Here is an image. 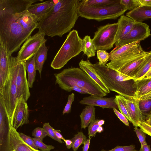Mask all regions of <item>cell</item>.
<instances>
[{
	"mask_svg": "<svg viewBox=\"0 0 151 151\" xmlns=\"http://www.w3.org/2000/svg\"><path fill=\"white\" fill-rule=\"evenodd\" d=\"M43 0H0V42L10 56L31 36L23 29L18 19L21 13L33 3Z\"/></svg>",
	"mask_w": 151,
	"mask_h": 151,
	"instance_id": "1",
	"label": "cell"
},
{
	"mask_svg": "<svg viewBox=\"0 0 151 151\" xmlns=\"http://www.w3.org/2000/svg\"><path fill=\"white\" fill-rule=\"evenodd\" d=\"M80 0H59L38 22L37 28L45 35L62 37L73 27L79 17Z\"/></svg>",
	"mask_w": 151,
	"mask_h": 151,
	"instance_id": "2",
	"label": "cell"
},
{
	"mask_svg": "<svg viewBox=\"0 0 151 151\" xmlns=\"http://www.w3.org/2000/svg\"><path fill=\"white\" fill-rule=\"evenodd\" d=\"M57 84L62 89L70 92L72 88L78 87L87 91L91 95L103 97L107 95L83 70L79 68L65 69L54 74Z\"/></svg>",
	"mask_w": 151,
	"mask_h": 151,
	"instance_id": "3",
	"label": "cell"
},
{
	"mask_svg": "<svg viewBox=\"0 0 151 151\" xmlns=\"http://www.w3.org/2000/svg\"><path fill=\"white\" fill-rule=\"evenodd\" d=\"M92 66L110 91L126 98L136 97V89L133 87L135 81L133 78L106 65H100L98 62L92 64Z\"/></svg>",
	"mask_w": 151,
	"mask_h": 151,
	"instance_id": "4",
	"label": "cell"
},
{
	"mask_svg": "<svg viewBox=\"0 0 151 151\" xmlns=\"http://www.w3.org/2000/svg\"><path fill=\"white\" fill-rule=\"evenodd\" d=\"M82 40L77 30L70 31L51 62V67L55 69H60L83 51Z\"/></svg>",
	"mask_w": 151,
	"mask_h": 151,
	"instance_id": "5",
	"label": "cell"
},
{
	"mask_svg": "<svg viewBox=\"0 0 151 151\" xmlns=\"http://www.w3.org/2000/svg\"><path fill=\"white\" fill-rule=\"evenodd\" d=\"M140 41L116 47L109 53L108 67L116 70L147 52L142 47Z\"/></svg>",
	"mask_w": 151,
	"mask_h": 151,
	"instance_id": "6",
	"label": "cell"
},
{
	"mask_svg": "<svg viewBox=\"0 0 151 151\" xmlns=\"http://www.w3.org/2000/svg\"><path fill=\"white\" fill-rule=\"evenodd\" d=\"M19 69V61L16 57H10V74L8 79L0 90L8 113L11 124L13 126V118L17 102L16 81Z\"/></svg>",
	"mask_w": 151,
	"mask_h": 151,
	"instance_id": "7",
	"label": "cell"
},
{
	"mask_svg": "<svg viewBox=\"0 0 151 151\" xmlns=\"http://www.w3.org/2000/svg\"><path fill=\"white\" fill-rule=\"evenodd\" d=\"M127 10L120 2L109 6L94 7L84 5L80 1L78 9L79 16L98 21L115 19L123 15Z\"/></svg>",
	"mask_w": 151,
	"mask_h": 151,
	"instance_id": "8",
	"label": "cell"
},
{
	"mask_svg": "<svg viewBox=\"0 0 151 151\" xmlns=\"http://www.w3.org/2000/svg\"><path fill=\"white\" fill-rule=\"evenodd\" d=\"M117 23L108 24L98 28L92 39L96 50H109L116 41Z\"/></svg>",
	"mask_w": 151,
	"mask_h": 151,
	"instance_id": "9",
	"label": "cell"
},
{
	"mask_svg": "<svg viewBox=\"0 0 151 151\" xmlns=\"http://www.w3.org/2000/svg\"><path fill=\"white\" fill-rule=\"evenodd\" d=\"M45 35L38 31L36 34L30 36L25 41L16 57L18 61H26L35 55L38 50L47 40Z\"/></svg>",
	"mask_w": 151,
	"mask_h": 151,
	"instance_id": "10",
	"label": "cell"
},
{
	"mask_svg": "<svg viewBox=\"0 0 151 151\" xmlns=\"http://www.w3.org/2000/svg\"><path fill=\"white\" fill-rule=\"evenodd\" d=\"M12 126L3 99L1 97L0 98V151H11L10 136Z\"/></svg>",
	"mask_w": 151,
	"mask_h": 151,
	"instance_id": "11",
	"label": "cell"
},
{
	"mask_svg": "<svg viewBox=\"0 0 151 151\" xmlns=\"http://www.w3.org/2000/svg\"><path fill=\"white\" fill-rule=\"evenodd\" d=\"M151 35L149 25L142 22H135L132 29L122 39L116 42L115 46H119L144 40Z\"/></svg>",
	"mask_w": 151,
	"mask_h": 151,
	"instance_id": "12",
	"label": "cell"
},
{
	"mask_svg": "<svg viewBox=\"0 0 151 151\" xmlns=\"http://www.w3.org/2000/svg\"><path fill=\"white\" fill-rule=\"evenodd\" d=\"M26 61H19V69L16 81L17 101L23 97L27 101L30 96L28 81L27 78Z\"/></svg>",
	"mask_w": 151,
	"mask_h": 151,
	"instance_id": "13",
	"label": "cell"
},
{
	"mask_svg": "<svg viewBox=\"0 0 151 151\" xmlns=\"http://www.w3.org/2000/svg\"><path fill=\"white\" fill-rule=\"evenodd\" d=\"M29 117L28 105L26 101L22 97L17 101L14 114L12 127L17 129L19 127L29 123Z\"/></svg>",
	"mask_w": 151,
	"mask_h": 151,
	"instance_id": "14",
	"label": "cell"
},
{
	"mask_svg": "<svg viewBox=\"0 0 151 151\" xmlns=\"http://www.w3.org/2000/svg\"><path fill=\"white\" fill-rule=\"evenodd\" d=\"M79 103L81 104L97 106L103 109L118 108L115 97L106 98L91 95L83 98Z\"/></svg>",
	"mask_w": 151,
	"mask_h": 151,
	"instance_id": "15",
	"label": "cell"
},
{
	"mask_svg": "<svg viewBox=\"0 0 151 151\" xmlns=\"http://www.w3.org/2000/svg\"><path fill=\"white\" fill-rule=\"evenodd\" d=\"M10 57L5 47L0 42V90L2 89L9 75Z\"/></svg>",
	"mask_w": 151,
	"mask_h": 151,
	"instance_id": "16",
	"label": "cell"
},
{
	"mask_svg": "<svg viewBox=\"0 0 151 151\" xmlns=\"http://www.w3.org/2000/svg\"><path fill=\"white\" fill-rule=\"evenodd\" d=\"M124 100L132 121V123L134 126L137 127L138 123L145 121L146 118L139 108L140 100L136 97H124Z\"/></svg>",
	"mask_w": 151,
	"mask_h": 151,
	"instance_id": "17",
	"label": "cell"
},
{
	"mask_svg": "<svg viewBox=\"0 0 151 151\" xmlns=\"http://www.w3.org/2000/svg\"><path fill=\"white\" fill-rule=\"evenodd\" d=\"M150 51L138 58L128 63L118 70L120 73L133 78L143 66Z\"/></svg>",
	"mask_w": 151,
	"mask_h": 151,
	"instance_id": "18",
	"label": "cell"
},
{
	"mask_svg": "<svg viewBox=\"0 0 151 151\" xmlns=\"http://www.w3.org/2000/svg\"><path fill=\"white\" fill-rule=\"evenodd\" d=\"M79 65L80 68L84 71L104 92L107 94L110 92V90L92 66L91 63L89 60L82 59L79 62Z\"/></svg>",
	"mask_w": 151,
	"mask_h": 151,
	"instance_id": "19",
	"label": "cell"
},
{
	"mask_svg": "<svg viewBox=\"0 0 151 151\" xmlns=\"http://www.w3.org/2000/svg\"><path fill=\"white\" fill-rule=\"evenodd\" d=\"M58 1L59 0H51L32 4L27 10L36 16L39 22Z\"/></svg>",
	"mask_w": 151,
	"mask_h": 151,
	"instance_id": "20",
	"label": "cell"
},
{
	"mask_svg": "<svg viewBox=\"0 0 151 151\" xmlns=\"http://www.w3.org/2000/svg\"><path fill=\"white\" fill-rule=\"evenodd\" d=\"M10 143L11 151H40L35 150L26 143L20 137L17 129L12 126L10 130Z\"/></svg>",
	"mask_w": 151,
	"mask_h": 151,
	"instance_id": "21",
	"label": "cell"
},
{
	"mask_svg": "<svg viewBox=\"0 0 151 151\" xmlns=\"http://www.w3.org/2000/svg\"><path fill=\"white\" fill-rule=\"evenodd\" d=\"M117 23L118 27L116 42L121 40L128 34L133 27L135 22L131 18L123 15L120 16Z\"/></svg>",
	"mask_w": 151,
	"mask_h": 151,
	"instance_id": "22",
	"label": "cell"
},
{
	"mask_svg": "<svg viewBox=\"0 0 151 151\" xmlns=\"http://www.w3.org/2000/svg\"><path fill=\"white\" fill-rule=\"evenodd\" d=\"M126 16L134 22H142L151 18V7L141 6L127 12Z\"/></svg>",
	"mask_w": 151,
	"mask_h": 151,
	"instance_id": "23",
	"label": "cell"
},
{
	"mask_svg": "<svg viewBox=\"0 0 151 151\" xmlns=\"http://www.w3.org/2000/svg\"><path fill=\"white\" fill-rule=\"evenodd\" d=\"M133 87L136 89V98L139 99L151 91V78H144L135 81Z\"/></svg>",
	"mask_w": 151,
	"mask_h": 151,
	"instance_id": "24",
	"label": "cell"
},
{
	"mask_svg": "<svg viewBox=\"0 0 151 151\" xmlns=\"http://www.w3.org/2000/svg\"><path fill=\"white\" fill-rule=\"evenodd\" d=\"M81 127L85 129L95 120V109L94 106L87 105L82 110L80 115Z\"/></svg>",
	"mask_w": 151,
	"mask_h": 151,
	"instance_id": "25",
	"label": "cell"
},
{
	"mask_svg": "<svg viewBox=\"0 0 151 151\" xmlns=\"http://www.w3.org/2000/svg\"><path fill=\"white\" fill-rule=\"evenodd\" d=\"M48 50L45 43L40 47L35 55V68L38 71L40 76L43 65L47 59Z\"/></svg>",
	"mask_w": 151,
	"mask_h": 151,
	"instance_id": "26",
	"label": "cell"
},
{
	"mask_svg": "<svg viewBox=\"0 0 151 151\" xmlns=\"http://www.w3.org/2000/svg\"><path fill=\"white\" fill-rule=\"evenodd\" d=\"M83 51L87 56V58L94 56L96 50L92 39L90 36H85L82 40Z\"/></svg>",
	"mask_w": 151,
	"mask_h": 151,
	"instance_id": "27",
	"label": "cell"
},
{
	"mask_svg": "<svg viewBox=\"0 0 151 151\" xmlns=\"http://www.w3.org/2000/svg\"><path fill=\"white\" fill-rule=\"evenodd\" d=\"M26 69L28 73V81L29 87L30 88H32L35 80L36 75L35 55L26 61Z\"/></svg>",
	"mask_w": 151,
	"mask_h": 151,
	"instance_id": "28",
	"label": "cell"
},
{
	"mask_svg": "<svg viewBox=\"0 0 151 151\" xmlns=\"http://www.w3.org/2000/svg\"><path fill=\"white\" fill-rule=\"evenodd\" d=\"M81 2L87 6L102 7L110 6L120 2V0H82Z\"/></svg>",
	"mask_w": 151,
	"mask_h": 151,
	"instance_id": "29",
	"label": "cell"
},
{
	"mask_svg": "<svg viewBox=\"0 0 151 151\" xmlns=\"http://www.w3.org/2000/svg\"><path fill=\"white\" fill-rule=\"evenodd\" d=\"M124 97L120 95H116L115 96L116 102L120 112L126 117L129 121L132 123V121L129 116L124 100Z\"/></svg>",
	"mask_w": 151,
	"mask_h": 151,
	"instance_id": "30",
	"label": "cell"
},
{
	"mask_svg": "<svg viewBox=\"0 0 151 151\" xmlns=\"http://www.w3.org/2000/svg\"><path fill=\"white\" fill-rule=\"evenodd\" d=\"M151 68V50L148 54L145 62L138 73L133 78L134 81L144 78Z\"/></svg>",
	"mask_w": 151,
	"mask_h": 151,
	"instance_id": "31",
	"label": "cell"
},
{
	"mask_svg": "<svg viewBox=\"0 0 151 151\" xmlns=\"http://www.w3.org/2000/svg\"><path fill=\"white\" fill-rule=\"evenodd\" d=\"M87 139V137L82 132H78L71 139L73 143L72 148L73 151L77 150L80 146L82 144H84Z\"/></svg>",
	"mask_w": 151,
	"mask_h": 151,
	"instance_id": "32",
	"label": "cell"
},
{
	"mask_svg": "<svg viewBox=\"0 0 151 151\" xmlns=\"http://www.w3.org/2000/svg\"><path fill=\"white\" fill-rule=\"evenodd\" d=\"M120 2L127 10L130 11L142 6L139 0H120Z\"/></svg>",
	"mask_w": 151,
	"mask_h": 151,
	"instance_id": "33",
	"label": "cell"
},
{
	"mask_svg": "<svg viewBox=\"0 0 151 151\" xmlns=\"http://www.w3.org/2000/svg\"><path fill=\"white\" fill-rule=\"evenodd\" d=\"M99 64L101 65H106L109 59V53L106 50H98L96 51Z\"/></svg>",
	"mask_w": 151,
	"mask_h": 151,
	"instance_id": "34",
	"label": "cell"
},
{
	"mask_svg": "<svg viewBox=\"0 0 151 151\" xmlns=\"http://www.w3.org/2000/svg\"><path fill=\"white\" fill-rule=\"evenodd\" d=\"M43 128L45 130L47 135L49 137L60 143H63L61 139H58L56 136L54 131V129L50 125L49 122L45 123L43 125Z\"/></svg>",
	"mask_w": 151,
	"mask_h": 151,
	"instance_id": "35",
	"label": "cell"
},
{
	"mask_svg": "<svg viewBox=\"0 0 151 151\" xmlns=\"http://www.w3.org/2000/svg\"><path fill=\"white\" fill-rule=\"evenodd\" d=\"M139 105L141 111L145 116L151 109V99L140 100Z\"/></svg>",
	"mask_w": 151,
	"mask_h": 151,
	"instance_id": "36",
	"label": "cell"
},
{
	"mask_svg": "<svg viewBox=\"0 0 151 151\" xmlns=\"http://www.w3.org/2000/svg\"><path fill=\"white\" fill-rule=\"evenodd\" d=\"M32 135L34 138L42 141L43 139L47 135V134L43 127H37L32 131Z\"/></svg>",
	"mask_w": 151,
	"mask_h": 151,
	"instance_id": "37",
	"label": "cell"
},
{
	"mask_svg": "<svg viewBox=\"0 0 151 151\" xmlns=\"http://www.w3.org/2000/svg\"><path fill=\"white\" fill-rule=\"evenodd\" d=\"M33 139L36 146L42 151H50L55 148L52 145L45 144L41 140L34 138H33Z\"/></svg>",
	"mask_w": 151,
	"mask_h": 151,
	"instance_id": "38",
	"label": "cell"
},
{
	"mask_svg": "<svg viewBox=\"0 0 151 151\" xmlns=\"http://www.w3.org/2000/svg\"><path fill=\"white\" fill-rule=\"evenodd\" d=\"M99 119H96L91 122L88 126V138L95 136L97 132V130L99 126L98 122Z\"/></svg>",
	"mask_w": 151,
	"mask_h": 151,
	"instance_id": "39",
	"label": "cell"
},
{
	"mask_svg": "<svg viewBox=\"0 0 151 151\" xmlns=\"http://www.w3.org/2000/svg\"><path fill=\"white\" fill-rule=\"evenodd\" d=\"M101 151H137L136 149L135 146L131 145L126 146H119L117 145L115 148L109 150L102 149Z\"/></svg>",
	"mask_w": 151,
	"mask_h": 151,
	"instance_id": "40",
	"label": "cell"
},
{
	"mask_svg": "<svg viewBox=\"0 0 151 151\" xmlns=\"http://www.w3.org/2000/svg\"><path fill=\"white\" fill-rule=\"evenodd\" d=\"M134 129V131L135 132L141 143V147L147 144L146 141V134L137 127H135Z\"/></svg>",
	"mask_w": 151,
	"mask_h": 151,
	"instance_id": "41",
	"label": "cell"
},
{
	"mask_svg": "<svg viewBox=\"0 0 151 151\" xmlns=\"http://www.w3.org/2000/svg\"><path fill=\"white\" fill-rule=\"evenodd\" d=\"M19 135L23 140L29 146L36 150H38V148L36 146L33 138L27 135L22 133H19Z\"/></svg>",
	"mask_w": 151,
	"mask_h": 151,
	"instance_id": "42",
	"label": "cell"
},
{
	"mask_svg": "<svg viewBox=\"0 0 151 151\" xmlns=\"http://www.w3.org/2000/svg\"><path fill=\"white\" fill-rule=\"evenodd\" d=\"M75 94L73 93L69 95L68 97L67 102L63 112V114L70 113L71 111V105L73 102L74 101Z\"/></svg>",
	"mask_w": 151,
	"mask_h": 151,
	"instance_id": "43",
	"label": "cell"
},
{
	"mask_svg": "<svg viewBox=\"0 0 151 151\" xmlns=\"http://www.w3.org/2000/svg\"><path fill=\"white\" fill-rule=\"evenodd\" d=\"M138 126L140 129L147 134L151 137V126L147 124L145 121L139 122Z\"/></svg>",
	"mask_w": 151,
	"mask_h": 151,
	"instance_id": "44",
	"label": "cell"
},
{
	"mask_svg": "<svg viewBox=\"0 0 151 151\" xmlns=\"http://www.w3.org/2000/svg\"><path fill=\"white\" fill-rule=\"evenodd\" d=\"M113 109L114 113L120 120L125 125L129 127L128 120L126 117L121 112L119 111L117 109Z\"/></svg>",
	"mask_w": 151,
	"mask_h": 151,
	"instance_id": "45",
	"label": "cell"
},
{
	"mask_svg": "<svg viewBox=\"0 0 151 151\" xmlns=\"http://www.w3.org/2000/svg\"><path fill=\"white\" fill-rule=\"evenodd\" d=\"M91 139V137L88 138V139H87L85 142L83 144V147L82 151H88L89 148L90 142Z\"/></svg>",
	"mask_w": 151,
	"mask_h": 151,
	"instance_id": "46",
	"label": "cell"
},
{
	"mask_svg": "<svg viewBox=\"0 0 151 151\" xmlns=\"http://www.w3.org/2000/svg\"><path fill=\"white\" fill-rule=\"evenodd\" d=\"M63 141L65 143L66 146L68 149H70L72 147L73 143L71 139H64Z\"/></svg>",
	"mask_w": 151,
	"mask_h": 151,
	"instance_id": "47",
	"label": "cell"
},
{
	"mask_svg": "<svg viewBox=\"0 0 151 151\" xmlns=\"http://www.w3.org/2000/svg\"><path fill=\"white\" fill-rule=\"evenodd\" d=\"M142 6L151 7V0H139Z\"/></svg>",
	"mask_w": 151,
	"mask_h": 151,
	"instance_id": "48",
	"label": "cell"
},
{
	"mask_svg": "<svg viewBox=\"0 0 151 151\" xmlns=\"http://www.w3.org/2000/svg\"><path fill=\"white\" fill-rule=\"evenodd\" d=\"M54 132L56 136L59 139L63 140L64 139L63 136L60 133L61 131L60 130L54 129Z\"/></svg>",
	"mask_w": 151,
	"mask_h": 151,
	"instance_id": "49",
	"label": "cell"
},
{
	"mask_svg": "<svg viewBox=\"0 0 151 151\" xmlns=\"http://www.w3.org/2000/svg\"><path fill=\"white\" fill-rule=\"evenodd\" d=\"M139 151H151L150 146L147 144L141 147Z\"/></svg>",
	"mask_w": 151,
	"mask_h": 151,
	"instance_id": "50",
	"label": "cell"
},
{
	"mask_svg": "<svg viewBox=\"0 0 151 151\" xmlns=\"http://www.w3.org/2000/svg\"><path fill=\"white\" fill-rule=\"evenodd\" d=\"M149 99H151V91L141 97L139 100H145Z\"/></svg>",
	"mask_w": 151,
	"mask_h": 151,
	"instance_id": "51",
	"label": "cell"
},
{
	"mask_svg": "<svg viewBox=\"0 0 151 151\" xmlns=\"http://www.w3.org/2000/svg\"><path fill=\"white\" fill-rule=\"evenodd\" d=\"M145 121L151 126V114H148L146 116Z\"/></svg>",
	"mask_w": 151,
	"mask_h": 151,
	"instance_id": "52",
	"label": "cell"
},
{
	"mask_svg": "<svg viewBox=\"0 0 151 151\" xmlns=\"http://www.w3.org/2000/svg\"><path fill=\"white\" fill-rule=\"evenodd\" d=\"M144 78H151V68L146 73Z\"/></svg>",
	"mask_w": 151,
	"mask_h": 151,
	"instance_id": "53",
	"label": "cell"
},
{
	"mask_svg": "<svg viewBox=\"0 0 151 151\" xmlns=\"http://www.w3.org/2000/svg\"><path fill=\"white\" fill-rule=\"evenodd\" d=\"M104 122L105 121L104 120H99L98 121V123L99 126H102L104 124Z\"/></svg>",
	"mask_w": 151,
	"mask_h": 151,
	"instance_id": "54",
	"label": "cell"
},
{
	"mask_svg": "<svg viewBox=\"0 0 151 151\" xmlns=\"http://www.w3.org/2000/svg\"><path fill=\"white\" fill-rule=\"evenodd\" d=\"M103 130L104 129L103 127L102 126H99L97 129V132L100 133L102 132Z\"/></svg>",
	"mask_w": 151,
	"mask_h": 151,
	"instance_id": "55",
	"label": "cell"
},
{
	"mask_svg": "<svg viewBox=\"0 0 151 151\" xmlns=\"http://www.w3.org/2000/svg\"><path fill=\"white\" fill-rule=\"evenodd\" d=\"M11 151H16V150H12Z\"/></svg>",
	"mask_w": 151,
	"mask_h": 151,
	"instance_id": "56",
	"label": "cell"
},
{
	"mask_svg": "<svg viewBox=\"0 0 151 151\" xmlns=\"http://www.w3.org/2000/svg\"><path fill=\"white\" fill-rule=\"evenodd\" d=\"M150 114H151V111L150 112Z\"/></svg>",
	"mask_w": 151,
	"mask_h": 151,
	"instance_id": "57",
	"label": "cell"
},
{
	"mask_svg": "<svg viewBox=\"0 0 151 151\" xmlns=\"http://www.w3.org/2000/svg\"></svg>",
	"mask_w": 151,
	"mask_h": 151,
	"instance_id": "58",
	"label": "cell"
}]
</instances>
